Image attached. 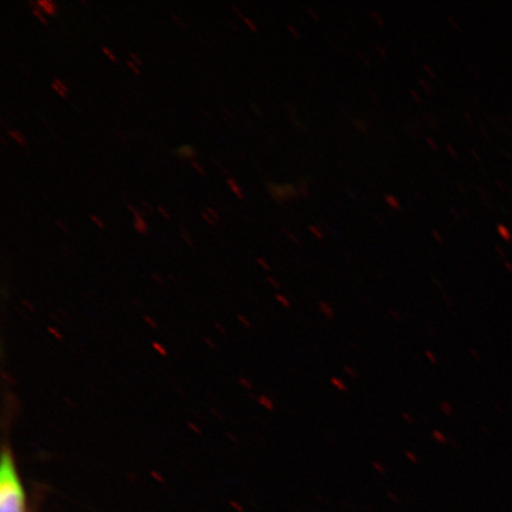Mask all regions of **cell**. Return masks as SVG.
I'll return each mask as SVG.
<instances>
[{
	"mask_svg": "<svg viewBox=\"0 0 512 512\" xmlns=\"http://www.w3.org/2000/svg\"><path fill=\"white\" fill-rule=\"evenodd\" d=\"M0 512H25V492L10 450H4L0 467Z\"/></svg>",
	"mask_w": 512,
	"mask_h": 512,
	"instance_id": "1",
	"label": "cell"
},
{
	"mask_svg": "<svg viewBox=\"0 0 512 512\" xmlns=\"http://www.w3.org/2000/svg\"><path fill=\"white\" fill-rule=\"evenodd\" d=\"M267 189L277 202H286L298 195V191L291 184L267 183Z\"/></svg>",
	"mask_w": 512,
	"mask_h": 512,
	"instance_id": "2",
	"label": "cell"
},
{
	"mask_svg": "<svg viewBox=\"0 0 512 512\" xmlns=\"http://www.w3.org/2000/svg\"><path fill=\"white\" fill-rule=\"evenodd\" d=\"M175 156L182 159H190L195 160L197 157V152L194 149V146L191 145H183L179 146L178 149L174 151Z\"/></svg>",
	"mask_w": 512,
	"mask_h": 512,
	"instance_id": "3",
	"label": "cell"
},
{
	"mask_svg": "<svg viewBox=\"0 0 512 512\" xmlns=\"http://www.w3.org/2000/svg\"><path fill=\"white\" fill-rule=\"evenodd\" d=\"M319 312L322 313V315L328 319V320H335L336 318V311L334 309V306H332L330 303L325 302V300H322V302H319L318 304Z\"/></svg>",
	"mask_w": 512,
	"mask_h": 512,
	"instance_id": "4",
	"label": "cell"
},
{
	"mask_svg": "<svg viewBox=\"0 0 512 512\" xmlns=\"http://www.w3.org/2000/svg\"><path fill=\"white\" fill-rule=\"evenodd\" d=\"M38 9H40L44 14L48 16H54L57 12V6L51 0H37Z\"/></svg>",
	"mask_w": 512,
	"mask_h": 512,
	"instance_id": "5",
	"label": "cell"
},
{
	"mask_svg": "<svg viewBox=\"0 0 512 512\" xmlns=\"http://www.w3.org/2000/svg\"><path fill=\"white\" fill-rule=\"evenodd\" d=\"M227 185L230 190H232L233 194L239 198V200H243L245 198V194H243V190L238 184V182L235 181L234 178L228 177L227 178Z\"/></svg>",
	"mask_w": 512,
	"mask_h": 512,
	"instance_id": "6",
	"label": "cell"
},
{
	"mask_svg": "<svg viewBox=\"0 0 512 512\" xmlns=\"http://www.w3.org/2000/svg\"><path fill=\"white\" fill-rule=\"evenodd\" d=\"M431 438L434 441V443H437L438 445L441 446L450 443V440H448L447 435L443 431L437 430V428H435V430L431 432Z\"/></svg>",
	"mask_w": 512,
	"mask_h": 512,
	"instance_id": "7",
	"label": "cell"
},
{
	"mask_svg": "<svg viewBox=\"0 0 512 512\" xmlns=\"http://www.w3.org/2000/svg\"><path fill=\"white\" fill-rule=\"evenodd\" d=\"M331 386L334 387L338 392L347 393L348 392V384L341 377L332 376L330 379Z\"/></svg>",
	"mask_w": 512,
	"mask_h": 512,
	"instance_id": "8",
	"label": "cell"
},
{
	"mask_svg": "<svg viewBox=\"0 0 512 512\" xmlns=\"http://www.w3.org/2000/svg\"><path fill=\"white\" fill-rule=\"evenodd\" d=\"M439 408H440V412L443 413L446 416V418H451V416L454 414V408L451 405L450 401H447V400L441 401Z\"/></svg>",
	"mask_w": 512,
	"mask_h": 512,
	"instance_id": "9",
	"label": "cell"
},
{
	"mask_svg": "<svg viewBox=\"0 0 512 512\" xmlns=\"http://www.w3.org/2000/svg\"><path fill=\"white\" fill-rule=\"evenodd\" d=\"M134 228H136L137 232L142 234H146L147 230H149V226H147V222L144 220L143 216L134 219Z\"/></svg>",
	"mask_w": 512,
	"mask_h": 512,
	"instance_id": "10",
	"label": "cell"
},
{
	"mask_svg": "<svg viewBox=\"0 0 512 512\" xmlns=\"http://www.w3.org/2000/svg\"><path fill=\"white\" fill-rule=\"evenodd\" d=\"M233 9L235 11V14L238 15L242 19L243 23H245L247 25L249 30L254 32V34H255V32H258V28H256V25L253 23V21H251V18L243 16L241 14V11L238 8H236V6H234Z\"/></svg>",
	"mask_w": 512,
	"mask_h": 512,
	"instance_id": "11",
	"label": "cell"
},
{
	"mask_svg": "<svg viewBox=\"0 0 512 512\" xmlns=\"http://www.w3.org/2000/svg\"><path fill=\"white\" fill-rule=\"evenodd\" d=\"M384 201L388 204V206L394 210H401V203L398 197L394 195H386L384 196Z\"/></svg>",
	"mask_w": 512,
	"mask_h": 512,
	"instance_id": "12",
	"label": "cell"
},
{
	"mask_svg": "<svg viewBox=\"0 0 512 512\" xmlns=\"http://www.w3.org/2000/svg\"><path fill=\"white\" fill-rule=\"evenodd\" d=\"M9 136L14 139L17 144L21 146L27 145V139H25L22 132L17 130H9Z\"/></svg>",
	"mask_w": 512,
	"mask_h": 512,
	"instance_id": "13",
	"label": "cell"
},
{
	"mask_svg": "<svg viewBox=\"0 0 512 512\" xmlns=\"http://www.w3.org/2000/svg\"><path fill=\"white\" fill-rule=\"evenodd\" d=\"M31 6H34V8H32V14H34V16L38 19V21H40L43 25H47L49 24L46 17H44V15L42 14V11L40 9H38V6H37V3H34V2H30L29 3Z\"/></svg>",
	"mask_w": 512,
	"mask_h": 512,
	"instance_id": "14",
	"label": "cell"
},
{
	"mask_svg": "<svg viewBox=\"0 0 512 512\" xmlns=\"http://www.w3.org/2000/svg\"><path fill=\"white\" fill-rule=\"evenodd\" d=\"M424 354L428 362L433 364V366H437V364L439 363V358L437 354H434V352L430 349H426Z\"/></svg>",
	"mask_w": 512,
	"mask_h": 512,
	"instance_id": "15",
	"label": "cell"
},
{
	"mask_svg": "<svg viewBox=\"0 0 512 512\" xmlns=\"http://www.w3.org/2000/svg\"><path fill=\"white\" fill-rule=\"evenodd\" d=\"M277 300L281 306H284L285 309H291L292 303L291 300L288 299L285 294H278Z\"/></svg>",
	"mask_w": 512,
	"mask_h": 512,
	"instance_id": "16",
	"label": "cell"
},
{
	"mask_svg": "<svg viewBox=\"0 0 512 512\" xmlns=\"http://www.w3.org/2000/svg\"><path fill=\"white\" fill-rule=\"evenodd\" d=\"M498 233L499 235L502 236V238L505 240V241H511V234L509 232V229L505 226H502V224H499L498 226Z\"/></svg>",
	"mask_w": 512,
	"mask_h": 512,
	"instance_id": "17",
	"label": "cell"
},
{
	"mask_svg": "<svg viewBox=\"0 0 512 512\" xmlns=\"http://www.w3.org/2000/svg\"><path fill=\"white\" fill-rule=\"evenodd\" d=\"M344 373L347 374L352 380H356L358 377L357 370L351 366H345Z\"/></svg>",
	"mask_w": 512,
	"mask_h": 512,
	"instance_id": "18",
	"label": "cell"
},
{
	"mask_svg": "<svg viewBox=\"0 0 512 512\" xmlns=\"http://www.w3.org/2000/svg\"><path fill=\"white\" fill-rule=\"evenodd\" d=\"M401 418L403 421L407 422L408 425H414L416 422V419L411 413L408 412H402Z\"/></svg>",
	"mask_w": 512,
	"mask_h": 512,
	"instance_id": "19",
	"label": "cell"
},
{
	"mask_svg": "<svg viewBox=\"0 0 512 512\" xmlns=\"http://www.w3.org/2000/svg\"><path fill=\"white\" fill-rule=\"evenodd\" d=\"M310 232L315 235V238L317 240H323L324 239V234L322 232V229H320L319 227L317 226H310Z\"/></svg>",
	"mask_w": 512,
	"mask_h": 512,
	"instance_id": "20",
	"label": "cell"
},
{
	"mask_svg": "<svg viewBox=\"0 0 512 512\" xmlns=\"http://www.w3.org/2000/svg\"><path fill=\"white\" fill-rule=\"evenodd\" d=\"M191 166L198 172V174L204 176L206 175V170H204L203 166L197 160H191Z\"/></svg>",
	"mask_w": 512,
	"mask_h": 512,
	"instance_id": "21",
	"label": "cell"
},
{
	"mask_svg": "<svg viewBox=\"0 0 512 512\" xmlns=\"http://www.w3.org/2000/svg\"><path fill=\"white\" fill-rule=\"evenodd\" d=\"M352 123H354V126L357 128V130L362 131L363 133H366L368 131V125L364 123L362 120H352Z\"/></svg>",
	"mask_w": 512,
	"mask_h": 512,
	"instance_id": "22",
	"label": "cell"
},
{
	"mask_svg": "<svg viewBox=\"0 0 512 512\" xmlns=\"http://www.w3.org/2000/svg\"><path fill=\"white\" fill-rule=\"evenodd\" d=\"M126 66L132 70V72L136 75L142 74V69L134 64L131 60L126 61Z\"/></svg>",
	"mask_w": 512,
	"mask_h": 512,
	"instance_id": "23",
	"label": "cell"
},
{
	"mask_svg": "<svg viewBox=\"0 0 512 512\" xmlns=\"http://www.w3.org/2000/svg\"><path fill=\"white\" fill-rule=\"evenodd\" d=\"M102 53L105 54V56L107 57L108 60L112 61V62H117V57H115V55L112 53V51L110 49H108L107 47H102Z\"/></svg>",
	"mask_w": 512,
	"mask_h": 512,
	"instance_id": "24",
	"label": "cell"
},
{
	"mask_svg": "<svg viewBox=\"0 0 512 512\" xmlns=\"http://www.w3.org/2000/svg\"><path fill=\"white\" fill-rule=\"evenodd\" d=\"M51 88L54 89V91L61 96L62 99H67L68 93L64 92L63 89L56 85V83L53 81L51 83Z\"/></svg>",
	"mask_w": 512,
	"mask_h": 512,
	"instance_id": "25",
	"label": "cell"
},
{
	"mask_svg": "<svg viewBox=\"0 0 512 512\" xmlns=\"http://www.w3.org/2000/svg\"><path fill=\"white\" fill-rule=\"evenodd\" d=\"M206 211L209 214V216L211 217V219H213L215 221H220V215H219V213H217V211L215 209L208 207L206 209Z\"/></svg>",
	"mask_w": 512,
	"mask_h": 512,
	"instance_id": "26",
	"label": "cell"
},
{
	"mask_svg": "<svg viewBox=\"0 0 512 512\" xmlns=\"http://www.w3.org/2000/svg\"><path fill=\"white\" fill-rule=\"evenodd\" d=\"M130 60L134 63V64H137L138 67H142L143 66V60L140 59V56L137 55V54H134V53H131L130 54Z\"/></svg>",
	"mask_w": 512,
	"mask_h": 512,
	"instance_id": "27",
	"label": "cell"
},
{
	"mask_svg": "<svg viewBox=\"0 0 512 512\" xmlns=\"http://www.w3.org/2000/svg\"><path fill=\"white\" fill-rule=\"evenodd\" d=\"M389 316L392 317L395 320V322H402V317L400 313L394 309L389 310Z\"/></svg>",
	"mask_w": 512,
	"mask_h": 512,
	"instance_id": "28",
	"label": "cell"
},
{
	"mask_svg": "<svg viewBox=\"0 0 512 512\" xmlns=\"http://www.w3.org/2000/svg\"><path fill=\"white\" fill-rule=\"evenodd\" d=\"M432 235H433L434 240L437 241L439 243V245H443L445 240L443 238V235H441L438 232V230H433Z\"/></svg>",
	"mask_w": 512,
	"mask_h": 512,
	"instance_id": "29",
	"label": "cell"
},
{
	"mask_svg": "<svg viewBox=\"0 0 512 512\" xmlns=\"http://www.w3.org/2000/svg\"><path fill=\"white\" fill-rule=\"evenodd\" d=\"M158 213L164 217L165 220H170L171 215L168 210H166L164 207H158L157 208Z\"/></svg>",
	"mask_w": 512,
	"mask_h": 512,
	"instance_id": "30",
	"label": "cell"
},
{
	"mask_svg": "<svg viewBox=\"0 0 512 512\" xmlns=\"http://www.w3.org/2000/svg\"><path fill=\"white\" fill-rule=\"evenodd\" d=\"M370 16L374 18V21H376L377 23L383 25V18L382 16L379 14V12H376V11H370Z\"/></svg>",
	"mask_w": 512,
	"mask_h": 512,
	"instance_id": "31",
	"label": "cell"
},
{
	"mask_svg": "<svg viewBox=\"0 0 512 512\" xmlns=\"http://www.w3.org/2000/svg\"><path fill=\"white\" fill-rule=\"evenodd\" d=\"M91 220L96 224V226H98L99 228H104L105 227V223L102 222V220L100 219L99 216H96V215H91Z\"/></svg>",
	"mask_w": 512,
	"mask_h": 512,
	"instance_id": "32",
	"label": "cell"
},
{
	"mask_svg": "<svg viewBox=\"0 0 512 512\" xmlns=\"http://www.w3.org/2000/svg\"><path fill=\"white\" fill-rule=\"evenodd\" d=\"M127 209L131 211L134 219H136V217L143 216V214L140 213V211L137 208H134L133 206H131V204H127Z\"/></svg>",
	"mask_w": 512,
	"mask_h": 512,
	"instance_id": "33",
	"label": "cell"
},
{
	"mask_svg": "<svg viewBox=\"0 0 512 512\" xmlns=\"http://www.w3.org/2000/svg\"><path fill=\"white\" fill-rule=\"evenodd\" d=\"M54 82L56 83L57 86L61 87L63 89L64 92L68 93L69 94V88L67 87L66 83H64L62 80H60L59 78H55L54 79Z\"/></svg>",
	"mask_w": 512,
	"mask_h": 512,
	"instance_id": "34",
	"label": "cell"
},
{
	"mask_svg": "<svg viewBox=\"0 0 512 512\" xmlns=\"http://www.w3.org/2000/svg\"><path fill=\"white\" fill-rule=\"evenodd\" d=\"M201 217L204 221L211 224V226H213V224H215V220L211 219V217L209 216L207 211H203V213H201Z\"/></svg>",
	"mask_w": 512,
	"mask_h": 512,
	"instance_id": "35",
	"label": "cell"
},
{
	"mask_svg": "<svg viewBox=\"0 0 512 512\" xmlns=\"http://www.w3.org/2000/svg\"><path fill=\"white\" fill-rule=\"evenodd\" d=\"M406 457H407L409 460H411V462H413V463H416V462H418V460H419V459H418V456H416V454H415L414 452H412V451H407V452H406Z\"/></svg>",
	"mask_w": 512,
	"mask_h": 512,
	"instance_id": "36",
	"label": "cell"
},
{
	"mask_svg": "<svg viewBox=\"0 0 512 512\" xmlns=\"http://www.w3.org/2000/svg\"><path fill=\"white\" fill-rule=\"evenodd\" d=\"M426 140H427V144L431 146V149L433 151H439V146L437 143L434 142L433 139L427 138Z\"/></svg>",
	"mask_w": 512,
	"mask_h": 512,
	"instance_id": "37",
	"label": "cell"
},
{
	"mask_svg": "<svg viewBox=\"0 0 512 512\" xmlns=\"http://www.w3.org/2000/svg\"><path fill=\"white\" fill-rule=\"evenodd\" d=\"M287 29H288V31H290V32H291V34H292L294 37H296V38H297V40H298V38L300 37V35H299V32L296 30V28L292 27V25H287Z\"/></svg>",
	"mask_w": 512,
	"mask_h": 512,
	"instance_id": "38",
	"label": "cell"
},
{
	"mask_svg": "<svg viewBox=\"0 0 512 512\" xmlns=\"http://www.w3.org/2000/svg\"><path fill=\"white\" fill-rule=\"evenodd\" d=\"M262 403H264V405L268 409H273V407H274L273 402L270 399L264 398V400H262Z\"/></svg>",
	"mask_w": 512,
	"mask_h": 512,
	"instance_id": "39",
	"label": "cell"
},
{
	"mask_svg": "<svg viewBox=\"0 0 512 512\" xmlns=\"http://www.w3.org/2000/svg\"><path fill=\"white\" fill-rule=\"evenodd\" d=\"M470 354L473 358H476V361H480V356L478 354V351L476 349H470Z\"/></svg>",
	"mask_w": 512,
	"mask_h": 512,
	"instance_id": "40",
	"label": "cell"
},
{
	"mask_svg": "<svg viewBox=\"0 0 512 512\" xmlns=\"http://www.w3.org/2000/svg\"><path fill=\"white\" fill-rule=\"evenodd\" d=\"M172 18H174V22L178 25V27L184 28V24L181 21V18L177 17L176 15H172Z\"/></svg>",
	"mask_w": 512,
	"mask_h": 512,
	"instance_id": "41",
	"label": "cell"
},
{
	"mask_svg": "<svg viewBox=\"0 0 512 512\" xmlns=\"http://www.w3.org/2000/svg\"><path fill=\"white\" fill-rule=\"evenodd\" d=\"M443 299L447 306H452L451 299H450V297L447 296V294H443Z\"/></svg>",
	"mask_w": 512,
	"mask_h": 512,
	"instance_id": "42",
	"label": "cell"
},
{
	"mask_svg": "<svg viewBox=\"0 0 512 512\" xmlns=\"http://www.w3.org/2000/svg\"><path fill=\"white\" fill-rule=\"evenodd\" d=\"M432 281H433L434 286H437L439 288V290H441V288H443V286H441L440 280L438 278L435 279V277H433Z\"/></svg>",
	"mask_w": 512,
	"mask_h": 512,
	"instance_id": "43",
	"label": "cell"
},
{
	"mask_svg": "<svg viewBox=\"0 0 512 512\" xmlns=\"http://www.w3.org/2000/svg\"><path fill=\"white\" fill-rule=\"evenodd\" d=\"M424 67H425L426 72L430 73L431 78H435V74L432 72V69L430 68V66H427V64H425Z\"/></svg>",
	"mask_w": 512,
	"mask_h": 512,
	"instance_id": "44",
	"label": "cell"
},
{
	"mask_svg": "<svg viewBox=\"0 0 512 512\" xmlns=\"http://www.w3.org/2000/svg\"><path fill=\"white\" fill-rule=\"evenodd\" d=\"M309 12L312 17H315V21H319V17L317 16L315 11H313L312 9H309Z\"/></svg>",
	"mask_w": 512,
	"mask_h": 512,
	"instance_id": "45",
	"label": "cell"
},
{
	"mask_svg": "<svg viewBox=\"0 0 512 512\" xmlns=\"http://www.w3.org/2000/svg\"><path fill=\"white\" fill-rule=\"evenodd\" d=\"M411 94L413 95V98L416 100V101H419L421 102V99L419 98V95L416 94L413 89H411Z\"/></svg>",
	"mask_w": 512,
	"mask_h": 512,
	"instance_id": "46",
	"label": "cell"
},
{
	"mask_svg": "<svg viewBox=\"0 0 512 512\" xmlns=\"http://www.w3.org/2000/svg\"><path fill=\"white\" fill-rule=\"evenodd\" d=\"M259 262H260V264L262 265V267L266 268V270H268V268H270V267H268V264H267V262H266V261H264V260H262V259H259Z\"/></svg>",
	"mask_w": 512,
	"mask_h": 512,
	"instance_id": "47",
	"label": "cell"
},
{
	"mask_svg": "<svg viewBox=\"0 0 512 512\" xmlns=\"http://www.w3.org/2000/svg\"><path fill=\"white\" fill-rule=\"evenodd\" d=\"M505 268L509 271L510 274H512V265L509 264V262H505Z\"/></svg>",
	"mask_w": 512,
	"mask_h": 512,
	"instance_id": "48",
	"label": "cell"
},
{
	"mask_svg": "<svg viewBox=\"0 0 512 512\" xmlns=\"http://www.w3.org/2000/svg\"><path fill=\"white\" fill-rule=\"evenodd\" d=\"M447 149L450 150V153L453 157H457V153H454V150L452 149V146L451 145H448L447 146Z\"/></svg>",
	"mask_w": 512,
	"mask_h": 512,
	"instance_id": "49",
	"label": "cell"
},
{
	"mask_svg": "<svg viewBox=\"0 0 512 512\" xmlns=\"http://www.w3.org/2000/svg\"><path fill=\"white\" fill-rule=\"evenodd\" d=\"M271 283L273 284L274 287H279V283H278V280H274V279H270Z\"/></svg>",
	"mask_w": 512,
	"mask_h": 512,
	"instance_id": "50",
	"label": "cell"
}]
</instances>
